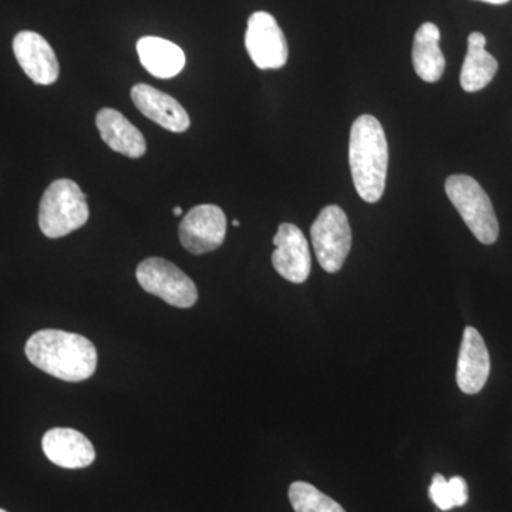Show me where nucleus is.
I'll list each match as a JSON object with an SVG mask.
<instances>
[{"instance_id":"nucleus-21","label":"nucleus","mask_w":512,"mask_h":512,"mask_svg":"<svg viewBox=\"0 0 512 512\" xmlns=\"http://www.w3.org/2000/svg\"><path fill=\"white\" fill-rule=\"evenodd\" d=\"M174 215H175V217H181V215H183V208L175 207L174 208Z\"/></svg>"},{"instance_id":"nucleus-15","label":"nucleus","mask_w":512,"mask_h":512,"mask_svg":"<svg viewBox=\"0 0 512 512\" xmlns=\"http://www.w3.org/2000/svg\"><path fill=\"white\" fill-rule=\"evenodd\" d=\"M137 52L144 69L158 79H171L183 72V49L170 40L154 36L141 37L137 43Z\"/></svg>"},{"instance_id":"nucleus-23","label":"nucleus","mask_w":512,"mask_h":512,"mask_svg":"<svg viewBox=\"0 0 512 512\" xmlns=\"http://www.w3.org/2000/svg\"><path fill=\"white\" fill-rule=\"evenodd\" d=\"M0 512H6L5 510H2V508H0Z\"/></svg>"},{"instance_id":"nucleus-13","label":"nucleus","mask_w":512,"mask_h":512,"mask_svg":"<svg viewBox=\"0 0 512 512\" xmlns=\"http://www.w3.org/2000/svg\"><path fill=\"white\" fill-rule=\"evenodd\" d=\"M42 447L53 464L69 470L89 467L96 460L93 444L84 434L73 429L57 427L47 431Z\"/></svg>"},{"instance_id":"nucleus-5","label":"nucleus","mask_w":512,"mask_h":512,"mask_svg":"<svg viewBox=\"0 0 512 512\" xmlns=\"http://www.w3.org/2000/svg\"><path fill=\"white\" fill-rule=\"evenodd\" d=\"M311 237L320 266L329 274L340 271L352 248V229L346 212L338 205L323 208L313 222Z\"/></svg>"},{"instance_id":"nucleus-3","label":"nucleus","mask_w":512,"mask_h":512,"mask_svg":"<svg viewBox=\"0 0 512 512\" xmlns=\"http://www.w3.org/2000/svg\"><path fill=\"white\" fill-rule=\"evenodd\" d=\"M89 215V205L82 188L74 181L62 178L49 185L40 201V231L47 238L66 237L82 228Z\"/></svg>"},{"instance_id":"nucleus-19","label":"nucleus","mask_w":512,"mask_h":512,"mask_svg":"<svg viewBox=\"0 0 512 512\" xmlns=\"http://www.w3.org/2000/svg\"><path fill=\"white\" fill-rule=\"evenodd\" d=\"M430 500L441 511H450L463 507L468 501V487L463 477H453L446 480L441 474H436L429 488Z\"/></svg>"},{"instance_id":"nucleus-9","label":"nucleus","mask_w":512,"mask_h":512,"mask_svg":"<svg viewBox=\"0 0 512 512\" xmlns=\"http://www.w3.org/2000/svg\"><path fill=\"white\" fill-rule=\"evenodd\" d=\"M272 265L286 281L303 284L311 275V251L301 228L293 224L279 225L274 237Z\"/></svg>"},{"instance_id":"nucleus-20","label":"nucleus","mask_w":512,"mask_h":512,"mask_svg":"<svg viewBox=\"0 0 512 512\" xmlns=\"http://www.w3.org/2000/svg\"><path fill=\"white\" fill-rule=\"evenodd\" d=\"M480 2L490 3V5H505L510 0H480Z\"/></svg>"},{"instance_id":"nucleus-1","label":"nucleus","mask_w":512,"mask_h":512,"mask_svg":"<svg viewBox=\"0 0 512 512\" xmlns=\"http://www.w3.org/2000/svg\"><path fill=\"white\" fill-rule=\"evenodd\" d=\"M25 353L37 369L64 382H83L96 372V346L77 333L39 330L26 343Z\"/></svg>"},{"instance_id":"nucleus-6","label":"nucleus","mask_w":512,"mask_h":512,"mask_svg":"<svg viewBox=\"0 0 512 512\" xmlns=\"http://www.w3.org/2000/svg\"><path fill=\"white\" fill-rule=\"evenodd\" d=\"M136 275L144 291L158 296L168 305L187 309L197 302V286L190 276L167 259H146L138 265Z\"/></svg>"},{"instance_id":"nucleus-10","label":"nucleus","mask_w":512,"mask_h":512,"mask_svg":"<svg viewBox=\"0 0 512 512\" xmlns=\"http://www.w3.org/2000/svg\"><path fill=\"white\" fill-rule=\"evenodd\" d=\"M13 53L33 83L49 86L59 77V62L55 50L39 33L20 32L13 39Z\"/></svg>"},{"instance_id":"nucleus-7","label":"nucleus","mask_w":512,"mask_h":512,"mask_svg":"<svg viewBox=\"0 0 512 512\" xmlns=\"http://www.w3.org/2000/svg\"><path fill=\"white\" fill-rule=\"evenodd\" d=\"M245 46L258 69H281L288 62V42L274 16L268 12H255L248 19Z\"/></svg>"},{"instance_id":"nucleus-11","label":"nucleus","mask_w":512,"mask_h":512,"mask_svg":"<svg viewBox=\"0 0 512 512\" xmlns=\"http://www.w3.org/2000/svg\"><path fill=\"white\" fill-rule=\"evenodd\" d=\"M491 360L483 336L477 329H464L457 362V384L461 392L477 394L490 376Z\"/></svg>"},{"instance_id":"nucleus-18","label":"nucleus","mask_w":512,"mask_h":512,"mask_svg":"<svg viewBox=\"0 0 512 512\" xmlns=\"http://www.w3.org/2000/svg\"><path fill=\"white\" fill-rule=\"evenodd\" d=\"M289 501L295 512H346L342 505L305 481H295L289 487Z\"/></svg>"},{"instance_id":"nucleus-12","label":"nucleus","mask_w":512,"mask_h":512,"mask_svg":"<svg viewBox=\"0 0 512 512\" xmlns=\"http://www.w3.org/2000/svg\"><path fill=\"white\" fill-rule=\"evenodd\" d=\"M131 99L138 110L158 126L173 133H184L190 127V116L170 94L140 83L131 90Z\"/></svg>"},{"instance_id":"nucleus-4","label":"nucleus","mask_w":512,"mask_h":512,"mask_svg":"<svg viewBox=\"0 0 512 512\" xmlns=\"http://www.w3.org/2000/svg\"><path fill=\"white\" fill-rule=\"evenodd\" d=\"M447 197L481 244H494L500 234L493 202L470 175H451L446 181Z\"/></svg>"},{"instance_id":"nucleus-17","label":"nucleus","mask_w":512,"mask_h":512,"mask_svg":"<svg viewBox=\"0 0 512 512\" xmlns=\"http://www.w3.org/2000/svg\"><path fill=\"white\" fill-rule=\"evenodd\" d=\"M487 39L483 33L468 36V50L461 69L460 83L467 93H476L493 82L498 70L497 59L485 50Z\"/></svg>"},{"instance_id":"nucleus-14","label":"nucleus","mask_w":512,"mask_h":512,"mask_svg":"<svg viewBox=\"0 0 512 512\" xmlns=\"http://www.w3.org/2000/svg\"><path fill=\"white\" fill-rule=\"evenodd\" d=\"M96 126L104 143L111 150L130 158H140L146 154V138L119 111L100 110L96 117Z\"/></svg>"},{"instance_id":"nucleus-16","label":"nucleus","mask_w":512,"mask_h":512,"mask_svg":"<svg viewBox=\"0 0 512 512\" xmlns=\"http://www.w3.org/2000/svg\"><path fill=\"white\" fill-rule=\"evenodd\" d=\"M413 66L426 83L439 82L446 70V57L440 49V30L434 23H424L414 35Z\"/></svg>"},{"instance_id":"nucleus-8","label":"nucleus","mask_w":512,"mask_h":512,"mask_svg":"<svg viewBox=\"0 0 512 512\" xmlns=\"http://www.w3.org/2000/svg\"><path fill=\"white\" fill-rule=\"evenodd\" d=\"M225 235L227 217L217 205H197L181 221V244L194 255L208 254L220 248Z\"/></svg>"},{"instance_id":"nucleus-2","label":"nucleus","mask_w":512,"mask_h":512,"mask_svg":"<svg viewBox=\"0 0 512 512\" xmlns=\"http://www.w3.org/2000/svg\"><path fill=\"white\" fill-rule=\"evenodd\" d=\"M349 164L357 194L375 204L382 198L389 168L386 134L376 117H357L350 130Z\"/></svg>"},{"instance_id":"nucleus-22","label":"nucleus","mask_w":512,"mask_h":512,"mask_svg":"<svg viewBox=\"0 0 512 512\" xmlns=\"http://www.w3.org/2000/svg\"><path fill=\"white\" fill-rule=\"evenodd\" d=\"M232 225H234V227H239V225H241V222H239L238 220H234L232 221Z\"/></svg>"}]
</instances>
